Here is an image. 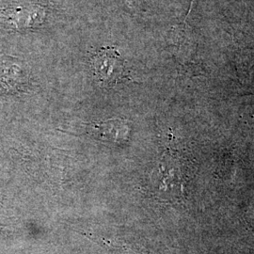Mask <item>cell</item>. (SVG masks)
Wrapping results in <instances>:
<instances>
[{
	"mask_svg": "<svg viewBox=\"0 0 254 254\" xmlns=\"http://www.w3.org/2000/svg\"><path fill=\"white\" fill-rule=\"evenodd\" d=\"M193 1H194V0H193Z\"/></svg>",
	"mask_w": 254,
	"mask_h": 254,
	"instance_id": "cell-4",
	"label": "cell"
},
{
	"mask_svg": "<svg viewBox=\"0 0 254 254\" xmlns=\"http://www.w3.org/2000/svg\"><path fill=\"white\" fill-rule=\"evenodd\" d=\"M4 16L17 27H29L41 24L46 17V11L42 6L20 7L5 10Z\"/></svg>",
	"mask_w": 254,
	"mask_h": 254,
	"instance_id": "cell-2",
	"label": "cell"
},
{
	"mask_svg": "<svg viewBox=\"0 0 254 254\" xmlns=\"http://www.w3.org/2000/svg\"><path fill=\"white\" fill-rule=\"evenodd\" d=\"M91 132L95 136H101V139L103 140L121 142L126 140L128 127L125 121L115 119L98 125H92Z\"/></svg>",
	"mask_w": 254,
	"mask_h": 254,
	"instance_id": "cell-3",
	"label": "cell"
},
{
	"mask_svg": "<svg viewBox=\"0 0 254 254\" xmlns=\"http://www.w3.org/2000/svg\"><path fill=\"white\" fill-rule=\"evenodd\" d=\"M91 68L97 81L104 87H112L124 77L125 63L112 47L102 48L91 60Z\"/></svg>",
	"mask_w": 254,
	"mask_h": 254,
	"instance_id": "cell-1",
	"label": "cell"
}]
</instances>
